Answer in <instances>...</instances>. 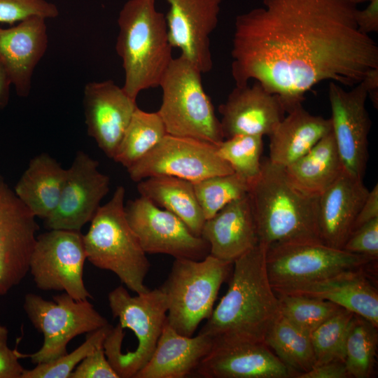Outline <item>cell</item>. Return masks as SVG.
Returning a JSON list of instances; mask_svg holds the SVG:
<instances>
[{
  "instance_id": "47",
  "label": "cell",
  "mask_w": 378,
  "mask_h": 378,
  "mask_svg": "<svg viewBox=\"0 0 378 378\" xmlns=\"http://www.w3.org/2000/svg\"><path fill=\"white\" fill-rule=\"evenodd\" d=\"M354 4L358 5L365 1H369L370 0H351Z\"/></svg>"
},
{
  "instance_id": "43",
  "label": "cell",
  "mask_w": 378,
  "mask_h": 378,
  "mask_svg": "<svg viewBox=\"0 0 378 378\" xmlns=\"http://www.w3.org/2000/svg\"><path fill=\"white\" fill-rule=\"evenodd\" d=\"M355 21L359 31L365 34L378 31V0H370L363 10L356 9Z\"/></svg>"
},
{
  "instance_id": "5",
  "label": "cell",
  "mask_w": 378,
  "mask_h": 378,
  "mask_svg": "<svg viewBox=\"0 0 378 378\" xmlns=\"http://www.w3.org/2000/svg\"><path fill=\"white\" fill-rule=\"evenodd\" d=\"M125 189L118 186L111 200L99 206L83 235L87 259L111 271L136 294L149 289L144 284L150 262L125 215Z\"/></svg>"
},
{
  "instance_id": "19",
  "label": "cell",
  "mask_w": 378,
  "mask_h": 378,
  "mask_svg": "<svg viewBox=\"0 0 378 378\" xmlns=\"http://www.w3.org/2000/svg\"><path fill=\"white\" fill-rule=\"evenodd\" d=\"M83 106L88 134L112 158L137 107L113 80L90 82L84 88Z\"/></svg>"
},
{
  "instance_id": "7",
  "label": "cell",
  "mask_w": 378,
  "mask_h": 378,
  "mask_svg": "<svg viewBox=\"0 0 378 378\" xmlns=\"http://www.w3.org/2000/svg\"><path fill=\"white\" fill-rule=\"evenodd\" d=\"M113 316L118 325L131 330L137 340L132 351H122V342L106 338L104 349L119 378H134L152 356L167 321L168 310L165 294L159 287L132 296L120 286L108 296Z\"/></svg>"
},
{
  "instance_id": "22",
  "label": "cell",
  "mask_w": 378,
  "mask_h": 378,
  "mask_svg": "<svg viewBox=\"0 0 378 378\" xmlns=\"http://www.w3.org/2000/svg\"><path fill=\"white\" fill-rule=\"evenodd\" d=\"M369 190L363 180L344 171L318 197L317 223L321 241L342 249Z\"/></svg>"
},
{
  "instance_id": "45",
  "label": "cell",
  "mask_w": 378,
  "mask_h": 378,
  "mask_svg": "<svg viewBox=\"0 0 378 378\" xmlns=\"http://www.w3.org/2000/svg\"><path fill=\"white\" fill-rule=\"evenodd\" d=\"M374 107L378 105V69L370 70L361 81Z\"/></svg>"
},
{
  "instance_id": "2",
  "label": "cell",
  "mask_w": 378,
  "mask_h": 378,
  "mask_svg": "<svg viewBox=\"0 0 378 378\" xmlns=\"http://www.w3.org/2000/svg\"><path fill=\"white\" fill-rule=\"evenodd\" d=\"M267 247L258 243L233 262L229 286L199 333L215 341L264 342L280 315L266 266Z\"/></svg>"
},
{
  "instance_id": "16",
  "label": "cell",
  "mask_w": 378,
  "mask_h": 378,
  "mask_svg": "<svg viewBox=\"0 0 378 378\" xmlns=\"http://www.w3.org/2000/svg\"><path fill=\"white\" fill-rule=\"evenodd\" d=\"M98 167V161L85 152L76 153L66 169L57 206L45 219L47 227L80 231L91 221L110 186V178L101 173Z\"/></svg>"
},
{
  "instance_id": "33",
  "label": "cell",
  "mask_w": 378,
  "mask_h": 378,
  "mask_svg": "<svg viewBox=\"0 0 378 378\" xmlns=\"http://www.w3.org/2000/svg\"><path fill=\"white\" fill-rule=\"evenodd\" d=\"M193 185L206 220L227 204L248 194L251 187L245 179L234 172L210 176L193 183Z\"/></svg>"
},
{
  "instance_id": "42",
  "label": "cell",
  "mask_w": 378,
  "mask_h": 378,
  "mask_svg": "<svg viewBox=\"0 0 378 378\" xmlns=\"http://www.w3.org/2000/svg\"><path fill=\"white\" fill-rule=\"evenodd\" d=\"M296 378H346L349 377L344 361L332 360L315 365L307 372L299 373Z\"/></svg>"
},
{
  "instance_id": "23",
  "label": "cell",
  "mask_w": 378,
  "mask_h": 378,
  "mask_svg": "<svg viewBox=\"0 0 378 378\" xmlns=\"http://www.w3.org/2000/svg\"><path fill=\"white\" fill-rule=\"evenodd\" d=\"M360 269L345 270L320 280L273 288L332 302L378 326V293Z\"/></svg>"
},
{
  "instance_id": "32",
  "label": "cell",
  "mask_w": 378,
  "mask_h": 378,
  "mask_svg": "<svg viewBox=\"0 0 378 378\" xmlns=\"http://www.w3.org/2000/svg\"><path fill=\"white\" fill-rule=\"evenodd\" d=\"M377 327L354 314L346 332L344 364L349 377L368 378L375 363Z\"/></svg>"
},
{
  "instance_id": "4",
  "label": "cell",
  "mask_w": 378,
  "mask_h": 378,
  "mask_svg": "<svg viewBox=\"0 0 378 378\" xmlns=\"http://www.w3.org/2000/svg\"><path fill=\"white\" fill-rule=\"evenodd\" d=\"M115 50L125 71V92L136 100L145 90L158 88L172 59L173 47L165 15L155 0H128L121 8Z\"/></svg>"
},
{
  "instance_id": "34",
  "label": "cell",
  "mask_w": 378,
  "mask_h": 378,
  "mask_svg": "<svg viewBox=\"0 0 378 378\" xmlns=\"http://www.w3.org/2000/svg\"><path fill=\"white\" fill-rule=\"evenodd\" d=\"M262 137L258 135H236L225 139L216 146L218 155L230 166L233 172L250 185L261 172Z\"/></svg>"
},
{
  "instance_id": "11",
  "label": "cell",
  "mask_w": 378,
  "mask_h": 378,
  "mask_svg": "<svg viewBox=\"0 0 378 378\" xmlns=\"http://www.w3.org/2000/svg\"><path fill=\"white\" fill-rule=\"evenodd\" d=\"M85 259L80 231L50 230L36 237L29 272L43 290H64L76 300H88L92 297L83 278Z\"/></svg>"
},
{
  "instance_id": "36",
  "label": "cell",
  "mask_w": 378,
  "mask_h": 378,
  "mask_svg": "<svg viewBox=\"0 0 378 378\" xmlns=\"http://www.w3.org/2000/svg\"><path fill=\"white\" fill-rule=\"evenodd\" d=\"M354 314L341 308L323 321L310 335L316 365L332 361L344 362V345L349 323Z\"/></svg>"
},
{
  "instance_id": "27",
  "label": "cell",
  "mask_w": 378,
  "mask_h": 378,
  "mask_svg": "<svg viewBox=\"0 0 378 378\" xmlns=\"http://www.w3.org/2000/svg\"><path fill=\"white\" fill-rule=\"evenodd\" d=\"M66 176V169L43 153L30 160L13 190L36 217L45 220L57 206Z\"/></svg>"
},
{
  "instance_id": "6",
  "label": "cell",
  "mask_w": 378,
  "mask_h": 378,
  "mask_svg": "<svg viewBox=\"0 0 378 378\" xmlns=\"http://www.w3.org/2000/svg\"><path fill=\"white\" fill-rule=\"evenodd\" d=\"M202 74L185 57L173 58L160 83L162 96L158 113L167 134L217 146L224 136L214 105L204 90Z\"/></svg>"
},
{
  "instance_id": "10",
  "label": "cell",
  "mask_w": 378,
  "mask_h": 378,
  "mask_svg": "<svg viewBox=\"0 0 378 378\" xmlns=\"http://www.w3.org/2000/svg\"><path fill=\"white\" fill-rule=\"evenodd\" d=\"M372 260L320 241L287 243L267 248L266 266L273 288L314 281L360 269Z\"/></svg>"
},
{
  "instance_id": "12",
  "label": "cell",
  "mask_w": 378,
  "mask_h": 378,
  "mask_svg": "<svg viewBox=\"0 0 378 378\" xmlns=\"http://www.w3.org/2000/svg\"><path fill=\"white\" fill-rule=\"evenodd\" d=\"M127 170L135 182L150 176H170L195 183L210 176L233 173L218 155L216 145L169 134Z\"/></svg>"
},
{
  "instance_id": "30",
  "label": "cell",
  "mask_w": 378,
  "mask_h": 378,
  "mask_svg": "<svg viewBox=\"0 0 378 378\" xmlns=\"http://www.w3.org/2000/svg\"><path fill=\"white\" fill-rule=\"evenodd\" d=\"M167 134L158 111L147 112L137 106L113 159L127 169L145 156Z\"/></svg>"
},
{
  "instance_id": "31",
  "label": "cell",
  "mask_w": 378,
  "mask_h": 378,
  "mask_svg": "<svg viewBox=\"0 0 378 378\" xmlns=\"http://www.w3.org/2000/svg\"><path fill=\"white\" fill-rule=\"evenodd\" d=\"M265 343L296 375L309 371L316 365L310 335L281 314L267 332Z\"/></svg>"
},
{
  "instance_id": "15",
  "label": "cell",
  "mask_w": 378,
  "mask_h": 378,
  "mask_svg": "<svg viewBox=\"0 0 378 378\" xmlns=\"http://www.w3.org/2000/svg\"><path fill=\"white\" fill-rule=\"evenodd\" d=\"M332 132L344 171L363 180L368 158V134L371 120L366 108L368 92L362 82L346 91L330 82Z\"/></svg>"
},
{
  "instance_id": "39",
  "label": "cell",
  "mask_w": 378,
  "mask_h": 378,
  "mask_svg": "<svg viewBox=\"0 0 378 378\" xmlns=\"http://www.w3.org/2000/svg\"><path fill=\"white\" fill-rule=\"evenodd\" d=\"M342 249L365 255L372 260L377 259L378 257V218L354 230Z\"/></svg>"
},
{
  "instance_id": "26",
  "label": "cell",
  "mask_w": 378,
  "mask_h": 378,
  "mask_svg": "<svg viewBox=\"0 0 378 378\" xmlns=\"http://www.w3.org/2000/svg\"><path fill=\"white\" fill-rule=\"evenodd\" d=\"M332 130L331 120L312 115L302 105L287 112L270 136V156L273 164L286 167L310 150Z\"/></svg>"
},
{
  "instance_id": "21",
  "label": "cell",
  "mask_w": 378,
  "mask_h": 378,
  "mask_svg": "<svg viewBox=\"0 0 378 378\" xmlns=\"http://www.w3.org/2000/svg\"><path fill=\"white\" fill-rule=\"evenodd\" d=\"M45 20L34 16L10 28H0V60L22 97L29 94L33 72L48 48Z\"/></svg>"
},
{
  "instance_id": "3",
  "label": "cell",
  "mask_w": 378,
  "mask_h": 378,
  "mask_svg": "<svg viewBox=\"0 0 378 378\" xmlns=\"http://www.w3.org/2000/svg\"><path fill=\"white\" fill-rule=\"evenodd\" d=\"M248 194L258 243L267 248L279 244L322 242L317 223L318 197L297 188L284 167L265 160Z\"/></svg>"
},
{
  "instance_id": "41",
  "label": "cell",
  "mask_w": 378,
  "mask_h": 378,
  "mask_svg": "<svg viewBox=\"0 0 378 378\" xmlns=\"http://www.w3.org/2000/svg\"><path fill=\"white\" fill-rule=\"evenodd\" d=\"M8 331L0 324V378H21L24 369L20 363L19 352L8 346Z\"/></svg>"
},
{
  "instance_id": "1",
  "label": "cell",
  "mask_w": 378,
  "mask_h": 378,
  "mask_svg": "<svg viewBox=\"0 0 378 378\" xmlns=\"http://www.w3.org/2000/svg\"><path fill=\"white\" fill-rule=\"evenodd\" d=\"M351 0H262L234 22L231 73L277 95L286 113L326 80L354 87L378 69V46L360 32Z\"/></svg>"
},
{
  "instance_id": "24",
  "label": "cell",
  "mask_w": 378,
  "mask_h": 378,
  "mask_svg": "<svg viewBox=\"0 0 378 378\" xmlns=\"http://www.w3.org/2000/svg\"><path fill=\"white\" fill-rule=\"evenodd\" d=\"M201 237L208 242L210 255L230 263L255 246L258 237L249 194L206 219Z\"/></svg>"
},
{
  "instance_id": "37",
  "label": "cell",
  "mask_w": 378,
  "mask_h": 378,
  "mask_svg": "<svg viewBox=\"0 0 378 378\" xmlns=\"http://www.w3.org/2000/svg\"><path fill=\"white\" fill-rule=\"evenodd\" d=\"M111 325L90 333L85 342L71 353L51 361L37 364L31 370H24L21 378H69L76 367L98 346L104 344Z\"/></svg>"
},
{
  "instance_id": "14",
  "label": "cell",
  "mask_w": 378,
  "mask_h": 378,
  "mask_svg": "<svg viewBox=\"0 0 378 378\" xmlns=\"http://www.w3.org/2000/svg\"><path fill=\"white\" fill-rule=\"evenodd\" d=\"M36 216L0 176V297L29 272L39 227Z\"/></svg>"
},
{
  "instance_id": "20",
  "label": "cell",
  "mask_w": 378,
  "mask_h": 378,
  "mask_svg": "<svg viewBox=\"0 0 378 378\" xmlns=\"http://www.w3.org/2000/svg\"><path fill=\"white\" fill-rule=\"evenodd\" d=\"M218 111L224 139L236 135L270 136L286 113L279 97L258 81L235 85Z\"/></svg>"
},
{
  "instance_id": "46",
  "label": "cell",
  "mask_w": 378,
  "mask_h": 378,
  "mask_svg": "<svg viewBox=\"0 0 378 378\" xmlns=\"http://www.w3.org/2000/svg\"><path fill=\"white\" fill-rule=\"evenodd\" d=\"M10 85L12 83L10 76L0 60V110L4 108L8 103Z\"/></svg>"
},
{
  "instance_id": "25",
  "label": "cell",
  "mask_w": 378,
  "mask_h": 378,
  "mask_svg": "<svg viewBox=\"0 0 378 378\" xmlns=\"http://www.w3.org/2000/svg\"><path fill=\"white\" fill-rule=\"evenodd\" d=\"M214 343V340L204 334L183 335L166 321L152 356L134 378H184L192 375Z\"/></svg>"
},
{
  "instance_id": "28",
  "label": "cell",
  "mask_w": 378,
  "mask_h": 378,
  "mask_svg": "<svg viewBox=\"0 0 378 378\" xmlns=\"http://www.w3.org/2000/svg\"><path fill=\"white\" fill-rule=\"evenodd\" d=\"M284 171L297 188L318 197L344 172L332 130Z\"/></svg>"
},
{
  "instance_id": "35",
  "label": "cell",
  "mask_w": 378,
  "mask_h": 378,
  "mask_svg": "<svg viewBox=\"0 0 378 378\" xmlns=\"http://www.w3.org/2000/svg\"><path fill=\"white\" fill-rule=\"evenodd\" d=\"M275 293L280 314L309 335L323 321L342 308L332 302L318 298L277 292Z\"/></svg>"
},
{
  "instance_id": "8",
  "label": "cell",
  "mask_w": 378,
  "mask_h": 378,
  "mask_svg": "<svg viewBox=\"0 0 378 378\" xmlns=\"http://www.w3.org/2000/svg\"><path fill=\"white\" fill-rule=\"evenodd\" d=\"M232 265L210 254L199 260L175 258L160 287L167 301V323L178 333L192 336L200 323L211 316Z\"/></svg>"
},
{
  "instance_id": "17",
  "label": "cell",
  "mask_w": 378,
  "mask_h": 378,
  "mask_svg": "<svg viewBox=\"0 0 378 378\" xmlns=\"http://www.w3.org/2000/svg\"><path fill=\"white\" fill-rule=\"evenodd\" d=\"M165 15L173 48L192 62L202 74L212 70L210 36L218 26L223 0H166Z\"/></svg>"
},
{
  "instance_id": "18",
  "label": "cell",
  "mask_w": 378,
  "mask_h": 378,
  "mask_svg": "<svg viewBox=\"0 0 378 378\" xmlns=\"http://www.w3.org/2000/svg\"><path fill=\"white\" fill-rule=\"evenodd\" d=\"M192 375L202 378H288L296 372L264 342L215 341Z\"/></svg>"
},
{
  "instance_id": "40",
  "label": "cell",
  "mask_w": 378,
  "mask_h": 378,
  "mask_svg": "<svg viewBox=\"0 0 378 378\" xmlns=\"http://www.w3.org/2000/svg\"><path fill=\"white\" fill-rule=\"evenodd\" d=\"M69 378H119V376L108 360L103 344L88 355Z\"/></svg>"
},
{
  "instance_id": "38",
  "label": "cell",
  "mask_w": 378,
  "mask_h": 378,
  "mask_svg": "<svg viewBox=\"0 0 378 378\" xmlns=\"http://www.w3.org/2000/svg\"><path fill=\"white\" fill-rule=\"evenodd\" d=\"M58 15L57 7L46 0H0V23L11 27L31 17L48 19Z\"/></svg>"
},
{
  "instance_id": "29",
  "label": "cell",
  "mask_w": 378,
  "mask_h": 378,
  "mask_svg": "<svg viewBox=\"0 0 378 378\" xmlns=\"http://www.w3.org/2000/svg\"><path fill=\"white\" fill-rule=\"evenodd\" d=\"M137 190L155 205L178 217L197 236L201 237L206 220L192 182L170 176H155L138 182Z\"/></svg>"
},
{
  "instance_id": "13",
  "label": "cell",
  "mask_w": 378,
  "mask_h": 378,
  "mask_svg": "<svg viewBox=\"0 0 378 378\" xmlns=\"http://www.w3.org/2000/svg\"><path fill=\"white\" fill-rule=\"evenodd\" d=\"M125 211L146 253L196 260L209 254V245L204 238L193 234L176 215L147 198L140 196L130 201Z\"/></svg>"
},
{
  "instance_id": "44",
  "label": "cell",
  "mask_w": 378,
  "mask_h": 378,
  "mask_svg": "<svg viewBox=\"0 0 378 378\" xmlns=\"http://www.w3.org/2000/svg\"><path fill=\"white\" fill-rule=\"evenodd\" d=\"M378 218V185L368 194L353 225L352 232L365 223Z\"/></svg>"
},
{
  "instance_id": "9",
  "label": "cell",
  "mask_w": 378,
  "mask_h": 378,
  "mask_svg": "<svg viewBox=\"0 0 378 378\" xmlns=\"http://www.w3.org/2000/svg\"><path fill=\"white\" fill-rule=\"evenodd\" d=\"M52 301L38 295L27 293L23 308L35 328L44 340L41 347L29 357L32 363L51 361L67 353L68 343L75 337L90 333L108 324L88 300H76L64 293L55 295Z\"/></svg>"
}]
</instances>
